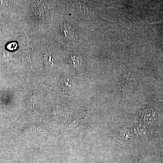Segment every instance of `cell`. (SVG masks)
Masks as SVG:
<instances>
[{
	"mask_svg": "<svg viewBox=\"0 0 163 163\" xmlns=\"http://www.w3.org/2000/svg\"><path fill=\"white\" fill-rule=\"evenodd\" d=\"M62 91L65 93L70 95V93L74 91L75 85L74 82L70 79H63L61 81L60 85Z\"/></svg>",
	"mask_w": 163,
	"mask_h": 163,
	"instance_id": "obj_1",
	"label": "cell"
},
{
	"mask_svg": "<svg viewBox=\"0 0 163 163\" xmlns=\"http://www.w3.org/2000/svg\"><path fill=\"white\" fill-rule=\"evenodd\" d=\"M71 61L73 66L76 70H79L81 69L83 58L80 53H76L71 56Z\"/></svg>",
	"mask_w": 163,
	"mask_h": 163,
	"instance_id": "obj_2",
	"label": "cell"
},
{
	"mask_svg": "<svg viewBox=\"0 0 163 163\" xmlns=\"http://www.w3.org/2000/svg\"><path fill=\"white\" fill-rule=\"evenodd\" d=\"M61 30L67 37H72L74 35V32L71 25L66 21L63 24Z\"/></svg>",
	"mask_w": 163,
	"mask_h": 163,
	"instance_id": "obj_3",
	"label": "cell"
},
{
	"mask_svg": "<svg viewBox=\"0 0 163 163\" xmlns=\"http://www.w3.org/2000/svg\"><path fill=\"white\" fill-rule=\"evenodd\" d=\"M27 103H28L29 106H30L31 108H32L34 107L35 103H36V100L33 97H30V98H28V100H27Z\"/></svg>",
	"mask_w": 163,
	"mask_h": 163,
	"instance_id": "obj_4",
	"label": "cell"
},
{
	"mask_svg": "<svg viewBox=\"0 0 163 163\" xmlns=\"http://www.w3.org/2000/svg\"><path fill=\"white\" fill-rule=\"evenodd\" d=\"M61 112V109L58 107H56L53 111V115L55 116H57Z\"/></svg>",
	"mask_w": 163,
	"mask_h": 163,
	"instance_id": "obj_5",
	"label": "cell"
}]
</instances>
